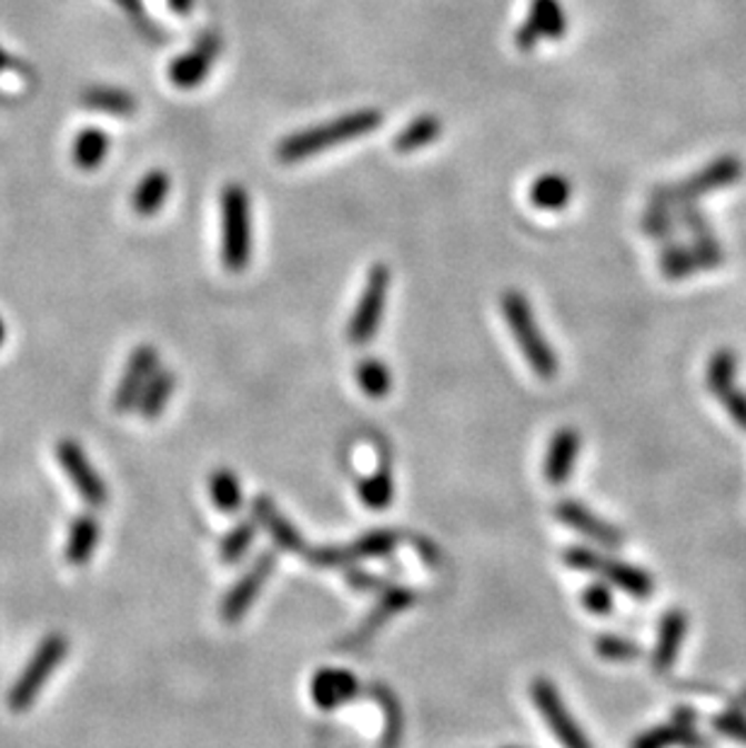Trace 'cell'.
Returning <instances> with one entry per match:
<instances>
[{"label":"cell","mask_w":746,"mask_h":748,"mask_svg":"<svg viewBox=\"0 0 746 748\" xmlns=\"http://www.w3.org/2000/svg\"><path fill=\"white\" fill-rule=\"evenodd\" d=\"M381 124H383L381 110H371V107H366V110L346 112L342 117L330 119V122L289 133L286 139L276 143L274 155L279 163L286 165L303 163V160L325 153L332 145H342L354 139L369 137V133L376 131Z\"/></svg>","instance_id":"obj_1"},{"label":"cell","mask_w":746,"mask_h":748,"mask_svg":"<svg viewBox=\"0 0 746 748\" xmlns=\"http://www.w3.org/2000/svg\"><path fill=\"white\" fill-rule=\"evenodd\" d=\"M500 309H502L504 323L514 335L518 350H522L531 371L543 381H553L560 368L557 354L553 352L551 342L545 340V335L541 332L538 320L536 315H533L528 299L522 291H504Z\"/></svg>","instance_id":"obj_2"},{"label":"cell","mask_w":746,"mask_h":748,"mask_svg":"<svg viewBox=\"0 0 746 748\" xmlns=\"http://www.w3.org/2000/svg\"><path fill=\"white\" fill-rule=\"evenodd\" d=\"M250 255V196L243 184L229 182L221 192V262L231 274H243Z\"/></svg>","instance_id":"obj_3"},{"label":"cell","mask_w":746,"mask_h":748,"mask_svg":"<svg viewBox=\"0 0 746 748\" xmlns=\"http://www.w3.org/2000/svg\"><path fill=\"white\" fill-rule=\"evenodd\" d=\"M744 175V163L735 155H725L713 160L710 165H705L703 170L693 172L690 178L674 182V184H662L655 186L649 194L652 204H662V206H684V204H696L698 199L708 196L717 190H725V186L735 184Z\"/></svg>","instance_id":"obj_4"},{"label":"cell","mask_w":746,"mask_h":748,"mask_svg":"<svg viewBox=\"0 0 746 748\" xmlns=\"http://www.w3.org/2000/svg\"><path fill=\"white\" fill-rule=\"evenodd\" d=\"M69 657V637L61 633H51L47 635L42 643L37 645L32 651L30 661L24 664V669L12 684L8 693V705L12 712H27L30 707L37 702L39 693L44 690V686L51 680L53 671L59 669L63 659Z\"/></svg>","instance_id":"obj_5"},{"label":"cell","mask_w":746,"mask_h":748,"mask_svg":"<svg viewBox=\"0 0 746 748\" xmlns=\"http://www.w3.org/2000/svg\"><path fill=\"white\" fill-rule=\"evenodd\" d=\"M391 289V270L383 262L371 264L366 274V284L362 296H359L356 309L346 325V340L354 346H364L379 335L381 320L385 313V299Z\"/></svg>","instance_id":"obj_6"},{"label":"cell","mask_w":746,"mask_h":748,"mask_svg":"<svg viewBox=\"0 0 746 748\" xmlns=\"http://www.w3.org/2000/svg\"><path fill=\"white\" fill-rule=\"evenodd\" d=\"M563 559L572 569L598 574L602 579L616 584L618 589L628 592L633 598L645 600L652 596V592H655V582H652L647 572L637 569L628 563H618V559L598 555L589 550V547H569V550L563 553Z\"/></svg>","instance_id":"obj_7"},{"label":"cell","mask_w":746,"mask_h":748,"mask_svg":"<svg viewBox=\"0 0 746 748\" xmlns=\"http://www.w3.org/2000/svg\"><path fill=\"white\" fill-rule=\"evenodd\" d=\"M400 543V536L395 530L381 528V530H369L362 538H356L350 545H323L315 547V550H305V559L315 567H350L359 559H373V557H385L391 555Z\"/></svg>","instance_id":"obj_8"},{"label":"cell","mask_w":746,"mask_h":748,"mask_svg":"<svg viewBox=\"0 0 746 748\" xmlns=\"http://www.w3.org/2000/svg\"><path fill=\"white\" fill-rule=\"evenodd\" d=\"M57 461L61 471L69 475L71 485L80 494L92 509H102L110 502V489H107L102 475L95 471V465L90 463L85 448L78 444L75 438H61L57 444Z\"/></svg>","instance_id":"obj_9"},{"label":"cell","mask_w":746,"mask_h":748,"mask_svg":"<svg viewBox=\"0 0 746 748\" xmlns=\"http://www.w3.org/2000/svg\"><path fill=\"white\" fill-rule=\"evenodd\" d=\"M223 51V37L219 30H204L194 39V44L172 59L168 75L170 83L180 90H194L206 80L213 63L219 61Z\"/></svg>","instance_id":"obj_10"},{"label":"cell","mask_w":746,"mask_h":748,"mask_svg":"<svg viewBox=\"0 0 746 748\" xmlns=\"http://www.w3.org/2000/svg\"><path fill=\"white\" fill-rule=\"evenodd\" d=\"M531 696L533 702H536L538 712L543 715L545 722L553 729L557 741L565 748H594L592 741L586 739V734L582 727L575 722V717L569 715L565 707L563 698H560L557 688L551 684L548 678H536L531 684Z\"/></svg>","instance_id":"obj_11"},{"label":"cell","mask_w":746,"mask_h":748,"mask_svg":"<svg viewBox=\"0 0 746 748\" xmlns=\"http://www.w3.org/2000/svg\"><path fill=\"white\" fill-rule=\"evenodd\" d=\"M276 567V557L272 550H264L255 563H252L243 577H240L229 594H225L223 604H221V618L223 623L235 625L245 618V613L250 610V606L255 604L258 596L262 594L266 579H270V574Z\"/></svg>","instance_id":"obj_12"},{"label":"cell","mask_w":746,"mask_h":748,"mask_svg":"<svg viewBox=\"0 0 746 748\" xmlns=\"http://www.w3.org/2000/svg\"><path fill=\"white\" fill-rule=\"evenodd\" d=\"M567 16L560 0H531L528 16L516 27L514 44L522 51H533L541 39L557 42L567 32Z\"/></svg>","instance_id":"obj_13"},{"label":"cell","mask_w":746,"mask_h":748,"mask_svg":"<svg viewBox=\"0 0 746 748\" xmlns=\"http://www.w3.org/2000/svg\"><path fill=\"white\" fill-rule=\"evenodd\" d=\"M158 371V352L153 350L151 344H141L137 350L131 352L127 368L122 373V378L117 383V391H114V412L119 414H127L131 410H137L141 393L145 391V385L151 383V378L155 376Z\"/></svg>","instance_id":"obj_14"},{"label":"cell","mask_w":746,"mask_h":748,"mask_svg":"<svg viewBox=\"0 0 746 748\" xmlns=\"http://www.w3.org/2000/svg\"><path fill=\"white\" fill-rule=\"evenodd\" d=\"M669 746H684V748L713 746L708 737H703L700 731H696V715H693L690 707H678L669 725H662L639 734L631 748H669Z\"/></svg>","instance_id":"obj_15"},{"label":"cell","mask_w":746,"mask_h":748,"mask_svg":"<svg viewBox=\"0 0 746 748\" xmlns=\"http://www.w3.org/2000/svg\"><path fill=\"white\" fill-rule=\"evenodd\" d=\"M555 518L560 524L569 526L572 530L582 533L589 540L604 545V547H621L623 545V536L616 526H611L608 520L598 518L592 509H586L584 504L575 502V499H563L555 504Z\"/></svg>","instance_id":"obj_16"},{"label":"cell","mask_w":746,"mask_h":748,"mask_svg":"<svg viewBox=\"0 0 746 748\" xmlns=\"http://www.w3.org/2000/svg\"><path fill=\"white\" fill-rule=\"evenodd\" d=\"M412 604H415V592L405 589V586H389V589H383L376 608H371V613L364 618V623L356 627L354 635L350 639H346L344 645L346 647H362V645H366L369 639L373 635H376L385 623H389L391 618H395L400 610L410 608Z\"/></svg>","instance_id":"obj_17"},{"label":"cell","mask_w":746,"mask_h":748,"mask_svg":"<svg viewBox=\"0 0 746 748\" xmlns=\"http://www.w3.org/2000/svg\"><path fill=\"white\" fill-rule=\"evenodd\" d=\"M579 444L582 438L577 429H560L551 438L548 453H545V463H543V475L545 483L553 487H563L567 485V479L572 477V471H575V463L579 456Z\"/></svg>","instance_id":"obj_18"},{"label":"cell","mask_w":746,"mask_h":748,"mask_svg":"<svg viewBox=\"0 0 746 748\" xmlns=\"http://www.w3.org/2000/svg\"><path fill=\"white\" fill-rule=\"evenodd\" d=\"M359 680L344 669H320L311 680V698L320 710H337L359 696Z\"/></svg>","instance_id":"obj_19"},{"label":"cell","mask_w":746,"mask_h":748,"mask_svg":"<svg viewBox=\"0 0 746 748\" xmlns=\"http://www.w3.org/2000/svg\"><path fill=\"white\" fill-rule=\"evenodd\" d=\"M252 516H255L258 524L270 533V538L276 543V547H282L286 553H303L309 550L305 547V540L299 533V528L291 524V520L276 509L274 502L270 497H255L252 499Z\"/></svg>","instance_id":"obj_20"},{"label":"cell","mask_w":746,"mask_h":748,"mask_svg":"<svg viewBox=\"0 0 746 748\" xmlns=\"http://www.w3.org/2000/svg\"><path fill=\"white\" fill-rule=\"evenodd\" d=\"M688 630V618L684 610L672 608L666 610L662 620H659V630H657V645L655 654H652V669L657 674H666L674 666L678 649H682L684 639Z\"/></svg>","instance_id":"obj_21"},{"label":"cell","mask_w":746,"mask_h":748,"mask_svg":"<svg viewBox=\"0 0 746 748\" xmlns=\"http://www.w3.org/2000/svg\"><path fill=\"white\" fill-rule=\"evenodd\" d=\"M100 533H102L100 520L95 516L92 514L75 516L69 528V540H65V559H69L73 567L88 565L92 555H95Z\"/></svg>","instance_id":"obj_22"},{"label":"cell","mask_w":746,"mask_h":748,"mask_svg":"<svg viewBox=\"0 0 746 748\" xmlns=\"http://www.w3.org/2000/svg\"><path fill=\"white\" fill-rule=\"evenodd\" d=\"M168 196H170V175L165 170H151L131 194L133 213L141 219H151L165 206Z\"/></svg>","instance_id":"obj_23"},{"label":"cell","mask_w":746,"mask_h":748,"mask_svg":"<svg viewBox=\"0 0 746 748\" xmlns=\"http://www.w3.org/2000/svg\"><path fill=\"white\" fill-rule=\"evenodd\" d=\"M442 131H444L442 119L436 114H422L403 127V131L393 139V149L397 153H417L424 145L438 141Z\"/></svg>","instance_id":"obj_24"},{"label":"cell","mask_w":746,"mask_h":748,"mask_svg":"<svg viewBox=\"0 0 746 748\" xmlns=\"http://www.w3.org/2000/svg\"><path fill=\"white\" fill-rule=\"evenodd\" d=\"M83 102L90 107V110L104 112V114L119 117V119L133 117V112H137V98H133L129 90L117 88V85H92L85 90Z\"/></svg>","instance_id":"obj_25"},{"label":"cell","mask_w":746,"mask_h":748,"mask_svg":"<svg viewBox=\"0 0 746 748\" xmlns=\"http://www.w3.org/2000/svg\"><path fill=\"white\" fill-rule=\"evenodd\" d=\"M528 199L541 211H563L572 199V182L557 172H548L531 184Z\"/></svg>","instance_id":"obj_26"},{"label":"cell","mask_w":746,"mask_h":748,"mask_svg":"<svg viewBox=\"0 0 746 748\" xmlns=\"http://www.w3.org/2000/svg\"><path fill=\"white\" fill-rule=\"evenodd\" d=\"M107 153H110V137L98 127L83 129L73 141V163L85 172L98 170L107 160Z\"/></svg>","instance_id":"obj_27"},{"label":"cell","mask_w":746,"mask_h":748,"mask_svg":"<svg viewBox=\"0 0 746 748\" xmlns=\"http://www.w3.org/2000/svg\"><path fill=\"white\" fill-rule=\"evenodd\" d=\"M659 272L672 279V282H682V279H688L696 272H703L700 260L696 255L693 245H682V243H664L659 252Z\"/></svg>","instance_id":"obj_28"},{"label":"cell","mask_w":746,"mask_h":748,"mask_svg":"<svg viewBox=\"0 0 746 748\" xmlns=\"http://www.w3.org/2000/svg\"><path fill=\"white\" fill-rule=\"evenodd\" d=\"M172 393H175V373L165 371V368L155 371V376L151 378L149 385H145V391L141 393V400L137 405L141 417L149 422L160 417V414L165 412Z\"/></svg>","instance_id":"obj_29"},{"label":"cell","mask_w":746,"mask_h":748,"mask_svg":"<svg viewBox=\"0 0 746 748\" xmlns=\"http://www.w3.org/2000/svg\"><path fill=\"white\" fill-rule=\"evenodd\" d=\"M359 497H362L364 506L373 512H381L385 506H391L393 497H395V479L389 465H381L376 473L366 475L362 483L356 485Z\"/></svg>","instance_id":"obj_30"},{"label":"cell","mask_w":746,"mask_h":748,"mask_svg":"<svg viewBox=\"0 0 746 748\" xmlns=\"http://www.w3.org/2000/svg\"><path fill=\"white\" fill-rule=\"evenodd\" d=\"M209 497L223 514H233L243 506V487H240V479L235 473L225 471V467H219L213 471L209 477Z\"/></svg>","instance_id":"obj_31"},{"label":"cell","mask_w":746,"mask_h":748,"mask_svg":"<svg viewBox=\"0 0 746 748\" xmlns=\"http://www.w3.org/2000/svg\"><path fill=\"white\" fill-rule=\"evenodd\" d=\"M356 383H359V387H362L364 395H369L373 400H381V397L389 395L391 387H393L391 368L385 366L381 358L366 356L356 366Z\"/></svg>","instance_id":"obj_32"},{"label":"cell","mask_w":746,"mask_h":748,"mask_svg":"<svg viewBox=\"0 0 746 748\" xmlns=\"http://www.w3.org/2000/svg\"><path fill=\"white\" fill-rule=\"evenodd\" d=\"M252 540H255V520H240L238 526L225 533V538L219 545L221 563L235 565L250 550Z\"/></svg>","instance_id":"obj_33"},{"label":"cell","mask_w":746,"mask_h":748,"mask_svg":"<svg viewBox=\"0 0 746 748\" xmlns=\"http://www.w3.org/2000/svg\"><path fill=\"white\" fill-rule=\"evenodd\" d=\"M639 225H643V233L647 237L659 240V243H672L674 233H676V211L669 206L649 202Z\"/></svg>","instance_id":"obj_34"},{"label":"cell","mask_w":746,"mask_h":748,"mask_svg":"<svg viewBox=\"0 0 746 748\" xmlns=\"http://www.w3.org/2000/svg\"><path fill=\"white\" fill-rule=\"evenodd\" d=\"M735 371H737V356L729 350H719L710 358L708 366V387L710 393L717 397L719 393H725L727 387L735 385Z\"/></svg>","instance_id":"obj_35"},{"label":"cell","mask_w":746,"mask_h":748,"mask_svg":"<svg viewBox=\"0 0 746 748\" xmlns=\"http://www.w3.org/2000/svg\"><path fill=\"white\" fill-rule=\"evenodd\" d=\"M594 649L598 657L608 661H635L643 657V649L637 647V643L621 635H598Z\"/></svg>","instance_id":"obj_36"},{"label":"cell","mask_w":746,"mask_h":748,"mask_svg":"<svg viewBox=\"0 0 746 748\" xmlns=\"http://www.w3.org/2000/svg\"><path fill=\"white\" fill-rule=\"evenodd\" d=\"M379 698L383 702V710H385V734H383V748H397L400 741V734H403V717H400L397 710V702L391 696L389 690H379Z\"/></svg>","instance_id":"obj_37"},{"label":"cell","mask_w":746,"mask_h":748,"mask_svg":"<svg viewBox=\"0 0 746 748\" xmlns=\"http://www.w3.org/2000/svg\"><path fill=\"white\" fill-rule=\"evenodd\" d=\"M582 606L589 613H594V616L604 618L613 610V594H611L608 586L602 584V582L589 584L582 592Z\"/></svg>","instance_id":"obj_38"},{"label":"cell","mask_w":746,"mask_h":748,"mask_svg":"<svg viewBox=\"0 0 746 748\" xmlns=\"http://www.w3.org/2000/svg\"><path fill=\"white\" fill-rule=\"evenodd\" d=\"M713 729L717 734H723L727 739H735L746 744V715L742 710H729L719 712L713 717Z\"/></svg>","instance_id":"obj_39"},{"label":"cell","mask_w":746,"mask_h":748,"mask_svg":"<svg viewBox=\"0 0 746 748\" xmlns=\"http://www.w3.org/2000/svg\"><path fill=\"white\" fill-rule=\"evenodd\" d=\"M117 3L124 8L129 20L139 27L143 37L153 39V42H163V32H160L158 27L149 20V16H145V8H143L141 0H117Z\"/></svg>","instance_id":"obj_40"},{"label":"cell","mask_w":746,"mask_h":748,"mask_svg":"<svg viewBox=\"0 0 746 748\" xmlns=\"http://www.w3.org/2000/svg\"><path fill=\"white\" fill-rule=\"evenodd\" d=\"M676 221L684 223V229L693 235V237H705V235H715L708 219L703 216V211L696 204H684V206H676Z\"/></svg>","instance_id":"obj_41"},{"label":"cell","mask_w":746,"mask_h":748,"mask_svg":"<svg viewBox=\"0 0 746 748\" xmlns=\"http://www.w3.org/2000/svg\"><path fill=\"white\" fill-rule=\"evenodd\" d=\"M717 400H719V403H723L725 410L729 412L732 422H735V424L739 426V429L746 432V395L739 393L737 387L732 385V387H727L725 393H719Z\"/></svg>","instance_id":"obj_42"},{"label":"cell","mask_w":746,"mask_h":748,"mask_svg":"<svg viewBox=\"0 0 746 748\" xmlns=\"http://www.w3.org/2000/svg\"><path fill=\"white\" fill-rule=\"evenodd\" d=\"M346 582H350V586H354V589L359 592H383L391 586L389 582L379 579L376 574H366V572H350L346 574Z\"/></svg>","instance_id":"obj_43"},{"label":"cell","mask_w":746,"mask_h":748,"mask_svg":"<svg viewBox=\"0 0 746 748\" xmlns=\"http://www.w3.org/2000/svg\"><path fill=\"white\" fill-rule=\"evenodd\" d=\"M168 6L172 12H175V16L186 18L194 10V0H168Z\"/></svg>","instance_id":"obj_44"},{"label":"cell","mask_w":746,"mask_h":748,"mask_svg":"<svg viewBox=\"0 0 746 748\" xmlns=\"http://www.w3.org/2000/svg\"><path fill=\"white\" fill-rule=\"evenodd\" d=\"M8 65H10V53L0 47V71H6Z\"/></svg>","instance_id":"obj_45"},{"label":"cell","mask_w":746,"mask_h":748,"mask_svg":"<svg viewBox=\"0 0 746 748\" xmlns=\"http://www.w3.org/2000/svg\"><path fill=\"white\" fill-rule=\"evenodd\" d=\"M6 337H8V327H6V323H3V317H0V346H3Z\"/></svg>","instance_id":"obj_46"}]
</instances>
